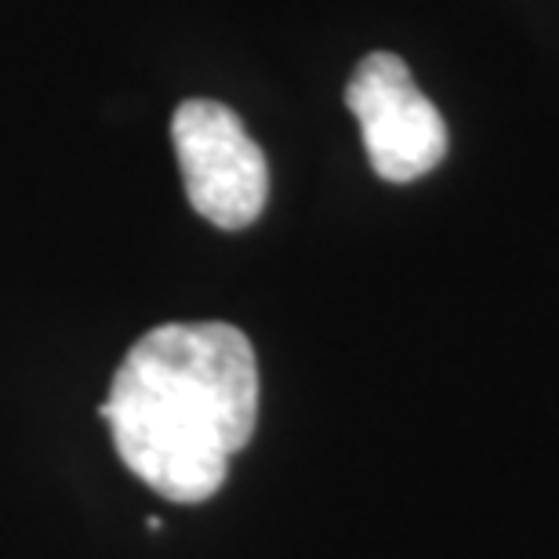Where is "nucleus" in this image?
I'll list each match as a JSON object with an SVG mask.
<instances>
[{
	"mask_svg": "<svg viewBox=\"0 0 559 559\" xmlns=\"http://www.w3.org/2000/svg\"><path fill=\"white\" fill-rule=\"evenodd\" d=\"M367 160L385 182H415L443 164L447 124L393 51H371L345 87Z\"/></svg>",
	"mask_w": 559,
	"mask_h": 559,
	"instance_id": "obj_3",
	"label": "nucleus"
},
{
	"mask_svg": "<svg viewBox=\"0 0 559 559\" xmlns=\"http://www.w3.org/2000/svg\"><path fill=\"white\" fill-rule=\"evenodd\" d=\"M171 139L189 204L218 229H243L270 197V164L229 106L189 98L175 109Z\"/></svg>",
	"mask_w": 559,
	"mask_h": 559,
	"instance_id": "obj_2",
	"label": "nucleus"
},
{
	"mask_svg": "<svg viewBox=\"0 0 559 559\" xmlns=\"http://www.w3.org/2000/svg\"><path fill=\"white\" fill-rule=\"evenodd\" d=\"M103 418L117 454L178 506L207 501L259 421V364L233 323H160L117 367Z\"/></svg>",
	"mask_w": 559,
	"mask_h": 559,
	"instance_id": "obj_1",
	"label": "nucleus"
}]
</instances>
